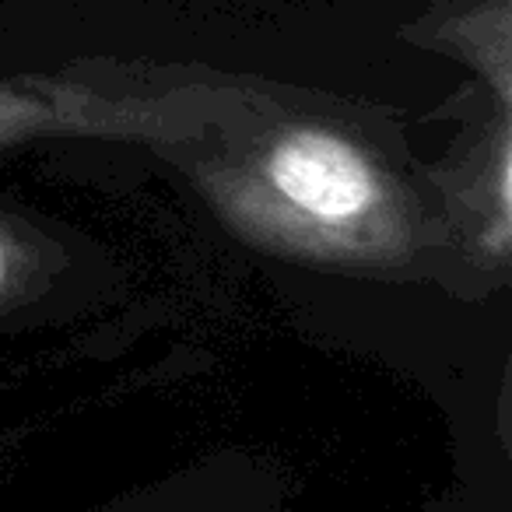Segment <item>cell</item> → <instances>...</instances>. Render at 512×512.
Listing matches in <instances>:
<instances>
[{"label":"cell","instance_id":"6da1fadb","mask_svg":"<svg viewBox=\"0 0 512 512\" xmlns=\"http://www.w3.org/2000/svg\"><path fill=\"white\" fill-rule=\"evenodd\" d=\"M246 193H264L274 221L344 246L390 207L376 158L344 130L316 120H281L249 148Z\"/></svg>","mask_w":512,"mask_h":512},{"label":"cell","instance_id":"7a4b0ae2","mask_svg":"<svg viewBox=\"0 0 512 512\" xmlns=\"http://www.w3.org/2000/svg\"><path fill=\"white\" fill-rule=\"evenodd\" d=\"M207 88H183L162 99H109L67 81L0 85V144L32 134H134L183 137L204 127Z\"/></svg>","mask_w":512,"mask_h":512},{"label":"cell","instance_id":"3957f363","mask_svg":"<svg viewBox=\"0 0 512 512\" xmlns=\"http://www.w3.org/2000/svg\"><path fill=\"white\" fill-rule=\"evenodd\" d=\"M8 278H11V246L4 242V235H0V292H4Z\"/></svg>","mask_w":512,"mask_h":512}]
</instances>
